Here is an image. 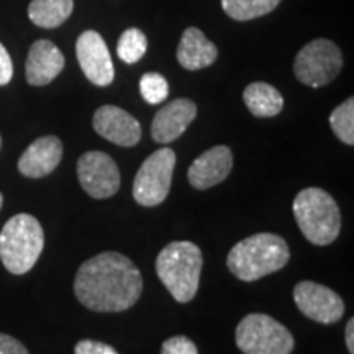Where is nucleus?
<instances>
[{
	"instance_id": "f257e3e1",
	"label": "nucleus",
	"mask_w": 354,
	"mask_h": 354,
	"mask_svg": "<svg viewBox=\"0 0 354 354\" xmlns=\"http://www.w3.org/2000/svg\"><path fill=\"white\" fill-rule=\"evenodd\" d=\"M143 292L140 269L127 256L105 251L81 264L74 281V294L88 310L100 313L125 312Z\"/></svg>"
},
{
	"instance_id": "f03ea898",
	"label": "nucleus",
	"mask_w": 354,
	"mask_h": 354,
	"mask_svg": "<svg viewBox=\"0 0 354 354\" xmlns=\"http://www.w3.org/2000/svg\"><path fill=\"white\" fill-rule=\"evenodd\" d=\"M290 259L286 240L274 233H256L236 243L227 256V266L234 277L254 282L281 271Z\"/></svg>"
},
{
	"instance_id": "7ed1b4c3",
	"label": "nucleus",
	"mask_w": 354,
	"mask_h": 354,
	"mask_svg": "<svg viewBox=\"0 0 354 354\" xmlns=\"http://www.w3.org/2000/svg\"><path fill=\"white\" fill-rule=\"evenodd\" d=\"M203 258L192 241H172L156 259V274L176 302L187 304L196 297L201 284Z\"/></svg>"
},
{
	"instance_id": "20e7f679",
	"label": "nucleus",
	"mask_w": 354,
	"mask_h": 354,
	"mask_svg": "<svg viewBox=\"0 0 354 354\" xmlns=\"http://www.w3.org/2000/svg\"><path fill=\"white\" fill-rule=\"evenodd\" d=\"M292 210L300 232L313 245L326 246L338 238L342 230V214L338 203L326 190L320 187L300 190Z\"/></svg>"
},
{
	"instance_id": "39448f33",
	"label": "nucleus",
	"mask_w": 354,
	"mask_h": 354,
	"mask_svg": "<svg viewBox=\"0 0 354 354\" xmlns=\"http://www.w3.org/2000/svg\"><path fill=\"white\" fill-rule=\"evenodd\" d=\"M43 227L33 215L12 216L0 232V259L8 272L26 274L43 253Z\"/></svg>"
},
{
	"instance_id": "423d86ee",
	"label": "nucleus",
	"mask_w": 354,
	"mask_h": 354,
	"mask_svg": "<svg viewBox=\"0 0 354 354\" xmlns=\"http://www.w3.org/2000/svg\"><path fill=\"white\" fill-rule=\"evenodd\" d=\"M234 339L245 354H290L295 346L290 331L264 313H250L243 318Z\"/></svg>"
},
{
	"instance_id": "0eeeda50",
	"label": "nucleus",
	"mask_w": 354,
	"mask_h": 354,
	"mask_svg": "<svg viewBox=\"0 0 354 354\" xmlns=\"http://www.w3.org/2000/svg\"><path fill=\"white\" fill-rule=\"evenodd\" d=\"M342 68V50L325 38H317L305 44L294 61V74L299 82L315 88L335 81Z\"/></svg>"
},
{
	"instance_id": "6e6552de",
	"label": "nucleus",
	"mask_w": 354,
	"mask_h": 354,
	"mask_svg": "<svg viewBox=\"0 0 354 354\" xmlns=\"http://www.w3.org/2000/svg\"><path fill=\"white\" fill-rule=\"evenodd\" d=\"M176 153L161 148L143 161L133 180V197L143 207H156L169 196Z\"/></svg>"
},
{
	"instance_id": "1a4fd4ad",
	"label": "nucleus",
	"mask_w": 354,
	"mask_h": 354,
	"mask_svg": "<svg viewBox=\"0 0 354 354\" xmlns=\"http://www.w3.org/2000/svg\"><path fill=\"white\" fill-rule=\"evenodd\" d=\"M81 187L92 198L105 201L118 192L122 184L117 162L104 151H87L77 161Z\"/></svg>"
},
{
	"instance_id": "9d476101",
	"label": "nucleus",
	"mask_w": 354,
	"mask_h": 354,
	"mask_svg": "<svg viewBox=\"0 0 354 354\" xmlns=\"http://www.w3.org/2000/svg\"><path fill=\"white\" fill-rule=\"evenodd\" d=\"M294 300L305 317L323 325L339 322L344 315L343 299L330 287L317 282H299L294 287Z\"/></svg>"
},
{
	"instance_id": "9b49d317",
	"label": "nucleus",
	"mask_w": 354,
	"mask_h": 354,
	"mask_svg": "<svg viewBox=\"0 0 354 354\" xmlns=\"http://www.w3.org/2000/svg\"><path fill=\"white\" fill-rule=\"evenodd\" d=\"M76 56L84 76L99 87L110 86L115 77V68L105 39L94 30H87L76 43Z\"/></svg>"
},
{
	"instance_id": "f8f14e48",
	"label": "nucleus",
	"mask_w": 354,
	"mask_h": 354,
	"mask_svg": "<svg viewBox=\"0 0 354 354\" xmlns=\"http://www.w3.org/2000/svg\"><path fill=\"white\" fill-rule=\"evenodd\" d=\"M92 125L102 138L123 148H131L141 140L138 120L117 105H104L97 109Z\"/></svg>"
},
{
	"instance_id": "ddd939ff",
	"label": "nucleus",
	"mask_w": 354,
	"mask_h": 354,
	"mask_svg": "<svg viewBox=\"0 0 354 354\" xmlns=\"http://www.w3.org/2000/svg\"><path fill=\"white\" fill-rule=\"evenodd\" d=\"M233 167V153L228 146L218 145L202 153L189 167L187 179L197 190H207L223 183Z\"/></svg>"
},
{
	"instance_id": "4468645a",
	"label": "nucleus",
	"mask_w": 354,
	"mask_h": 354,
	"mask_svg": "<svg viewBox=\"0 0 354 354\" xmlns=\"http://www.w3.org/2000/svg\"><path fill=\"white\" fill-rule=\"evenodd\" d=\"M197 117V105L189 99H176L165 105L154 115L151 136L156 143L167 145L184 135L194 118Z\"/></svg>"
},
{
	"instance_id": "2eb2a0df",
	"label": "nucleus",
	"mask_w": 354,
	"mask_h": 354,
	"mask_svg": "<svg viewBox=\"0 0 354 354\" xmlns=\"http://www.w3.org/2000/svg\"><path fill=\"white\" fill-rule=\"evenodd\" d=\"M64 56L50 39H38L32 44L25 64L26 82L30 86H48L64 69Z\"/></svg>"
},
{
	"instance_id": "dca6fc26",
	"label": "nucleus",
	"mask_w": 354,
	"mask_h": 354,
	"mask_svg": "<svg viewBox=\"0 0 354 354\" xmlns=\"http://www.w3.org/2000/svg\"><path fill=\"white\" fill-rule=\"evenodd\" d=\"M63 159V143L57 136L48 135L35 140L19 159L20 174L39 179L51 174Z\"/></svg>"
},
{
	"instance_id": "f3484780",
	"label": "nucleus",
	"mask_w": 354,
	"mask_h": 354,
	"mask_svg": "<svg viewBox=\"0 0 354 354\" xmlns=\"http://www.w3.org/2000/svg\"><path fill=\"white\" fill-rule=\"evenodd\" d=\"M218 57V50L210 39H207L201 30L190 26L180 37L177 46V61L187 71H198L209 68Z\"/></svg>"
},
{
	"instance_id": "a211bd4d",
	"label": "nucleus",
	"mask_w": 354,
	"mask_h": 354,
	"mask_svg": "<svg viewBox=\"0 0 354 354\" xmlns=\"http://www.w3.org/2000/svg\"><path fill=\"white\" fill-rule=\"evenodd\" d=\"M248 110L258 118L276 117L284 109V97L268 82H253L243 92Z\"/></svg>"
},
{
	"instance_id": "6ab92c4d",
	"label": "nucleus",
	"mask_w": 354,
	"mask_h": 354,
	"mask_svg": "<svg viewBox=\"0 0 354 354\" xmlns=\"http://www.w3.org/2000/svg\"><path fill=\"white\" fill-rule=\"evenodd\" d=\"M74 10V0H32L28 19L39 28H56L69 19Z\"/></svg>"
},
{
	"instance_id": "aec40b11",
	"label": "nucleus",
	"mask_w": 354,
	"mask_h": 354,
	"mask_svg": "<svg viewBox=\"0 0 354 354\" xmlns=\"http://www.w3.org/2000/svg\"><path fill=\"white\" fill-rule=\"evenodd\" d=\"M281 0H221V7L230 19L248 21L268 15L276 8Z\"/></svg>"
},
{
	"instance_id": "412c9836",
	"label": "nucleus",
	"mask_w": 354,
	"mask_h": 354,
	"mask_svg": "<svg viewBox=\"0 0 354 354\" xmlns=\"http://www.w3.org/2000/svg\"><path fill=\"white\" fill-rule=\"evenodd\" d=\"M330 127L344 145H354V99L349 97L330 115Z\"/></svg>"
},
{
	"instance_id": "4be33fe9",
	"label": "nucleus",
	"mask_w": 354,
	"mask_h": 354,
	"mask_svg": "<svg viewBox=\"0 0 354 354\" xmlns=\"http://www.w3.org/2000/svg\"><path fill=\"white\" fill-rule=\"evenodd\" d=\"M146 50H148V38L138 28L125 30L117 44V55L127 64L138 63Z\"/></svg>"
},
{
	"instance_id": "5701e85b",
	"label": "nucleus",
	"mask_w": 354,
	"mask_h": 354,
	"mask_svg": "<svg viewBox=\"0 0 354 354\" xmlns=\"http://www.w3.org/2000/svg\"><path fill=\"white\" fill-rule=\"evenodd\" d=\"M141 97L151 105L162 104L169 95V86L165 76L159 73H146L140 81Z\"/></svg>"
},
{
	"instance_id": "b1692460",
	"label": "nucleus",
	"mask_w": 354,
	"mask_h": 354,
	"mask_svg": "<svg viewBox=\"0 0 354 354\" xmlns=\"http://www.w3.org/2000/svg\"><path fill=\"white\" fill-rule=\"evenodd\" d=\"M161 354H198V349L187 336H172L162 343Z\"/></svg>"
},
{
	"instance_id": "393cba45",
	"label": "nucleus",
	"mask_w": 354,
	"mask_h": 354,
	"mask_svg": "<svg viewBox=\"0 0 354 354\" xmlns=\"http://www.w3.org/2000/svg\"><path fill=\"white\" fill-rule=\"evenodd\" d=\"M74 354H118L115 348L95 339H82L74 348Z\"/></svg>"
},
{
	"instance_id": "a878e982",
	"label": "nucleus",
	"mask_w": 354,
	"mask_h": 354,
	"mask_svg": "<svg viewBox=\"0 0 354 354\" xmlns=\"http://www.w3.org/2000/svg\"><path fill=\"white\" fill-rule=\"evenodd\" d=\"M0 354H30L24 343L10 335L0 333Z\"/></svg>"
},
{
	"instance_id": "bb28decb",
	"label": "nucleus",
	"mask_w": 354,
	"mask_h": 354,
	"mask_svg": "<svg viewBox=\"0 0 354 354\" xmlns=\"http://www.w3.org/2000/svg\"><path fill=\"white\" fill-rule=\"evenodd\" d=\"M13 64L12 57L8 55L6 46L0 43V86H7L12 81Z\"/></svg>"
},
{
	"instance_id": "cd10ccee",
	"label": "nucleus",
	"mask_w": 354,
	"mask_h": 354,
	"mask_svg": "<svg viewBox=\"0 0 354 354\" xmlns=\"http://www.w3.org/2000/svg\"><path fill=\"white\" fill-rule=\"evenodd\" d=\"M344 339H346V348L349 354H354V318H349L348 320Z\"/></svg>"
},
{
	"instance_id": "c85d7f7f",
	"label": "nucleus",
	"mask_w": 354,
	"mask_h": 354,
	"mask_svg": "<svg viewBox=\"0 0 354 354\" xmlns=\"http://www.w3.org/2000/svg\"><path fill=\"white\" fill-rule=\"evenodd\" d=\"M2 205H3V196L2 192H0V209H2Z\"/></svg>"
},
{
	"instance_id": "c756f323",
	"label": "nucleus",
	"mask_w": 354,
	"mask_h": 354,
	"mask_svg": "<svg viewBox=\"0 0 354 354\" xmlns=\"http://www.w3.org/2000/svg\"><path fill=\"white\" fill-rule=\"evenodd\" d=\"M0 148H2V136H0Z\"/></svg>"
}]
</instances>
